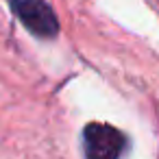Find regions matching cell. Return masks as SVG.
<instances>
[{
	"label": "cell",
	"instance_id": "cell-2",
	"mask_svg": "<svg viewBox=\"0 0 159 159\" xmlns=\"http://www.w3.org/2000/svg\"><path fill=\"white\" fill-rule=\"evenodd\" d=\"M11 7L20 22L37 37H55L59 33V20L46 0H11Z\"/></svg>",
	"mask_w": 159,
	"mask_h": 159
},
{
	"label": "cell",
	"instance_id": "cell-1",
	"mask_svg": "<svg viewBox=\"0 0 159 159\" xmlns=\"http://www.w3.org/2000/svg\"><path fill=\"white\" fill-rule=\"evenodd\" d=\"M124 148V133L111 124L89 122L83 129V150L87 159H120Z\"/></svg>",
	"mask_w": 159,
	"mask_h": 159
}]
</instances>
